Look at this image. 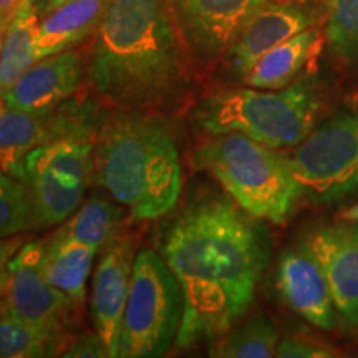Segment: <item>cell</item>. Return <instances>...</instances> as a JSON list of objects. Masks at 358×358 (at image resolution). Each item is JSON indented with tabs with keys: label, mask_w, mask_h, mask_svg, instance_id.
I'll return each instance as SVG.
<instances>
[{
	"label": "cell",
	"mask_w": 358,
	"mask_h": 358,
	"mask_svg": "<svg viewBox=\"0 0 358 358\" xmlns=\"http://www.w3.org/2000/svg\"><path fill=\"white\" fill-rule=\"evenodd\" d=\"M100 116L93 101L69 100L48 113H29L0 98V169L22 181L25 158L35 148Z\"/></svg>",
	"instance_id": "11"
},
{
	"label": "cell",
	"mask_w": 358,
	"mask_h": 358,
	"mask_svg": "<svg viewBox=\"0 0 358 358\" xmlns=\"http://www.w3.org/2000/svg\"><path fill=\"white\" fill-rule=\"evenodd\" d=\"M322 100L312 85L297 82L282 90L229 88L206 96L194 122L208 134L241 133L275 148L297 146L313 129Z\"/></svg>",
	"instance_id": "4"
},
{
	"label": "cell",
	"mask_w": 358,
	"mask_h": 358,
	"mask_svg": "<svg viewBox=\"0 0 358 358\" xmlns=\"http://www.w3.org/2000/svg\"><path fill=\"white\" fill-rule=\"evenodd\" d=\"M24 0H0V19L2 17H12L13 13L19 10Z\"/></svg>",
	"instance_id": "29"
},
{
	"label": "cell",
	"mask_w": 358,
	"mask_h": 358,
	"mask_svg": "<svg viewBox=\"0 0 358 358\" xmlns=\"http://www.w3.org/2000/svg\"><path fill=\"white\" fill-rule=\"evenodd\" d=\"M325 35L317 27H308L301 34L268 50L243 77L245 87L261 90H282L289 87L308 62L319 55Z\"/></svg>",
	"instance_id": "18"
},
{
	"label": "cell",
	"mask_w": 358,
	"mask_h": 358,
	"mask_svg": "<svg viewBox=\"0 0 358 358\" xmlns=\"http://www.w3.org/2000/svg\"><path fill=\"white\" fill-rule=\"evenodd\" d=\"M277 289L287 306L322 330L337 324L329 280L307 241L282 252L277 266Z\"/></svg>",
	"instance_id": "15"
},
{
	"label": "cell",
	"mask_w": 358,
	"mask_h": 358,
	"mask_svg": "<svg viewBox=\"0 0 358 358\" xmlns=\"http://www.w3.org/2000/svg\"><path fill=\"white\" fill-rule=\"evenodd\" d=\"M194 161L256 219L282 224L301 198L289 156L241 133L214 134L194 151Z\"/></svg>",
	"instance_id": "5"
},
{
	"label": "cell",
	"mask_w": 358,
	"mask_h": 358,
	"mask_svg": "<svg viewBox=\"0 0 358 358\" xmlns=\"http://www.w3.org/2000/svg\"><path fill=\"white\" fill-rule=\"evenodd\" d=\"M299 196L332 204L358 192V113H338L312 129L289 156Z\"/></svg>",
	"instance_id": "8"
},
{
	"label": "cell",
	"mask_w": 358,
	"mask_h": 358,
	"mask_svg": "<svg viewBox=\"0 0 358 358\" xmlns=\"http://www.w3.org/2000/svg\"><path fill=\"white\" fill-rule=\"evenodd\" d=\"M185 313L181 285L163 256L151 249L136 252L124 307L118 357H163L176 343Z\"/></svg>",
	"instance_id": "7"
},
{
	"label": "cell",
	"mask_w": 358,
	"mask_h": 358,
	"mask_svg": "<svg viewBox=\"0 0 358 358\" xmlns=\"http://www.w3.org/2000/svg\"><path fill=\"white\" fill-rule=\"evenodd\" d=\"M123 219V208L116 206L111 196L108 198V196L95 194L87 201H82L77 211L62 222V227L57 231L71 239L92 245L100 254L120 236Z\"/></svg>",
	"instance_id": "21"
},
{
	"label": "cell",
	"mask_w": 358,
	"mask_h": 358,
	"mask_svg": "<svg viewBox=\"0 0 358 358\" xmlns=\"http://www.w3.org/2000/svg\"><path fill=\"white\" fill-rule=\"evenodd\" d=\"M325 38L335 57L358 66V0H324Z\"/></svg>",
	"instance_id": "24"
},
{
	"label": "cell",
	"mask_w": 358,
	"mask_h": 358,
	"mask_svg": "<svg viewBox=\"0 0 358 358\" xmlns=\"http://www.w3.org/2000/svg\"><path fill=\"white\" fill-rule=\"evenodd\" d=\"M96 249L55 231L45 239L42 268L53 287L64 292L75 306L82 307L87 301V284L92 272Z\"/></svg>",
	"instance_id": "19"
},
{
	"label": "cell",
	"mask_w": 358,
	"mask_h": 358,
	"mask_svg": "<svg viewBox=\"0 0 358 358\" xmlns=\"http://www.w3.org/2000/svg\"><path fill=\"white\" fill-rule=\"evenodd\" d=\"M13 17V15H12ZM12 17H2L0 19V50H2V42H3V35H6V30L8 24H10Z\"/></svg>",
	"instance_id": "31"
},
{
	"label": "cell",
	"mask_w": 358,
	"mask_h": 358,
	"mask_svg": "<svg viewBox=\"0 0 358 358\" xmlns=\"http://www.w3.org/2000/svg\"><path fill=\"white\" fill-rule=\"evenodd\" d=\"M277 357L282 358H329L338 357L335 348L310 338H285L279 342Z\"/></svg>",
	"instance_id": "26"
},
{
	"label": "cell",
	"mask_w": 358,
	"mask_h": 358,
	"mask_svg": "<svg viewBox=\"0 0 358 358\" xmlns=\"http://www.w3.org/2000/svg\"><path fill=\"white\" fill-rule=\"evenodd\" d=\"M355 355H358V350H357V352H355Z\"/></svg>",
	"instance_id": "34"
},
{
	"label": "cell",
	"mask_w": 358,
	"mask_h": 358,
	"mask_svg": "<svg viewBox=\"0 0 358 358\" xmlns=\"http://www.w3.org/2000/svg\"><path fill=\"white\" fill-rule=\"evenodd\" d=\"M110 0H65L40 10L35 55L38 58L71 50L85 38L95 34Z\"/></svg>",
	"instance_id": "17"
},
{
	"label": "cell",
	"mask_w": 358,
	"mask_h": 358,
	"mask_svg": "<svg viewBox=\"0 0 358 358\" xmlns=\"http://www.w3.org/2000/svg\"><path fill=\"white\" fill-rule=\"evenodd\" d=\"M25 243V239L22 236H12L7 239L0 241V297L6 295L7 285H8V264H10L13 254L22 248V244Z\"/></svg>",
	"instance_id": "28"
},
{
	"label": "cell",
	"mask_w": 358,
	"mask_h": 358,
	"mask_svg": "<svg viewBox=\"0 0 358 358\" xmlns=\"http://www.w3.org/2000/svg\"><path fill=\"white\" fill-rule=\"evenodd\" d=\"M65 358H78V357H108L105 345L98 334H85L82 337L71 338L70 343L62 353Z\"/></svg>",
	"instance_id": "27"
},
{
	"label": "cell",
	"mask_w": 358,
	"mask_h": 358,
	"mask_svg": "<svg viewBox=\"0 0 358 358\" xmlns=\"http://www.w3.org/2000/svg\"><path fill=\"white\" fill-rule=\"evenodd\" d=\"M313 15L292 2H268L248 22L226 58L239 77L257 64L268 50L313 25Z\"/></svg>",
	"instance_id": "16"
},
{
	"label": "cell",
	"mask_w": 358,
	"mask_h": 358,
	"mask_svg": "<svg viewBox=\"0 0 358 358\" xmlns=\"http://www.w3.org/2000/svg\"><path fill=\"white\" fill-rule=\"evenodd\" d=\"M66 330L52 329L0 313V358H42L62 355L70 343Z\"/></svg>",
	"instance_id": "22"
},
{
	"label": "cell",
	"mask_w": 358,
	"mask_h": 358,
	"mask_svg": "<svg viewBox=\"0 0 358 358\" xmlns=\"http://www.w3.org/2000/svg\"><path fill=\"white\" fill-rule=\"evenodd\" d=\"M40 13L37 0H24L7 27L0 50V98L37 62Z\"/></svg>",
	"instance_id": "20"
},
{
	"label": "cell",
	"mask_w": 358,
	"mask_h": 358,
	"mask_svg": "<svg viewBox=\"0 0 358 358\" xmlns=\"http://www.w3.org/2000/svg\"><path fill=\"white\" fill-rule=\"evenodd\" d=\"M159 254L185 297L176 347L186 350L214 342L243 319L267 264V243L250 214L216 196L194 201L173 219Z\"/></svg>",
	"instance_id": "1"
},
{
	"label": "cell",
	"mask_w": 358,
	"mask_h": 358,
	"mask_svg": "<svg viewBox=\"0 0 358 358\" xmlns=\"http://www.w3.org/2000/svg\"><path fill=\"white\" fill-rule=\"evenodd\" d=\"M43 252L45 239H35L22 244L13 254L3 301L7 312L17 319L66 330L77 306L47 280L42 268Z\"/></svg>",
	"instance_id": "10"
},
{
	"label": "cell",
	"mask_w": 358,
	"mask_h": 358,
	"mask_svg": "<svg viewBox=\"0 0 358 358\" xmlns=\"http://www.w3.org/2000/svg\"><path fill=\"white\" fill-rule=\"evenodd\" d=\"M271 0H166L191 58L226 57L248 22Z\"/></svg>",
	"instance_id": "9"
},
{
	"label": "cell",
	"mask_w": 358,
	"mask_h": 358,
	"mask_svg": "<svg viewBox=\"0 0 358 358\" xmlns=\"http://www.w3.org/2000/svg\"><path fill=\"white\" fill-rule=\"evenodd\" d=\"M189 58L166 0H110L87 75L101 101L116 111L158 113L185 93Z\"/></svg>",
	"instance_id": "2"
},
{
	"label": "cell",
	"mask_w": 358,
	"mask_h": 358,
	"mask_svg": "<svg viewBox=\"0 0 358 358\" xmlns=\"http://www.w3.org/2000/svg\"><path fill=\"white\" fill-rule=\"evenodd\" d=\"M306 241L324 268L337 313L358 332V221L319 227Z\"/></svg>",
	"instance_id": "14"
},
{
	"label": "cell",
	"mask_w": 358,
	"mask_h": 358,
	"mask_svg": "<svg viewBox=\"0 0 358 358\" xmlns=\"http://www.w3.org/2000/svg\"><path fill=\"white\" fill-rule=\"evenodd\" d=\"M62 2H65V0H48L47 6L40 7V10H45V8H50V7H53V6H57V3H62Z\"/></svg>",
	"instance_id": "32"
},
{
	"label": "cell",
	"mask_w": 358,
	"mask_h": 358,
	"mask_svg": "<svg viewBox=\"0 0 358 358\" xmlns=\"http://www.w3.org/2000/svg\"><path fill=\"white\" fill-rule=\"evenodd\" d=\"M38 226L32 198L24 181L0 169V241Z\"/></svg>",
	"instance_id": "25"
},
{
	"label": "cell",
	"mask_w": 358,
	"mask_h": 358,
	"mask_svg": "<svg viewBox=\"0 0 358 358\" xmlns=\"http://www.w3.org/2000/svg\"><path fill=\"white\" fill-rule=\"evenodd\" d=\"M103 116L43 143L25 158L24 185L40 226H55L77 211L93 178V155Z\"/></svg>",
	"instance_id": "6"
},
{
	"label": "cell",
	"mask_w": 358,
	"mask_h": 358,
	"mask_svg": "<svg viewBox=\"0 0 358 358\" xmlns=\"http://www.w3.org/2000/svg\"><path fill=\"white\" fill-rule=\"evenodd\" d=\"M279 332L267 317H256L241 327H231L216 338L211 357L221 358H271L277 357Z\"/></svg>",
	"instance_id": "23"
},
{
	"label": "cell",
	"mask_w": 358,
	"mask_h": 358,
	"mask_svg": "<svg viewBox=\"0 0 358 358\" xmlns=\"http://www.w3.org/2000/svg\"><path fill=\"white\" fill-rule=\"evenodd\" d=\"M92 284L90 310L95 332L108 357H118L124 307L131 285L136 244L131 236H118L101 250Z\"/></svg>",
	"instance_id": "12"
},
{
	"label": "cell",
	"mask_w": 358,
	"mask_h": 358,
	"mask_svg": "<svg viewBox=\"0 0 358 358\" xmlns=\"http://www.w3.org/2000/svg\"><path fill=\"white\" fill-rule=\"evenodd\" d=\"M342 217L345 221H358V203L355 206H350V208L343 209Z\"/></svg>",
	"instance_id": "30"
},
{
	"label": "cell",
	"mask_w": 358,
	"mask_h": 358,
	"mask_svg": "<svg viewBox=\"0 0 358 358\" xmlns=\"http://www.w3.org/2000/svg\"><path fill=\"white\" fill-rule=\"evenodd\" d=\"M7 310V306H6V301L3 299H0V313H3Z\"/></svg>",
	"instance_id": "33"
},
{
	"label": "cell",
	"mask_w": 358,
	"mask_h": 358,
	"mask_svg": "<svg viewBox=\"0 0 358 358\" xmlns=\"http://www.w3.org/2000/svg\"><path fill=\"white\" fill-rule=\"evenodd\" d=\"M87 70L88 62L83 53L75 48L38 58L2 100L10 108L29 113H48L73 96Z\"/></svg>",
	"instance_id": "13"
},
{
	"label": "cell",
	"mask_w": 358,
	"mask_h": 358,
	"mask_svg": "<svg viewBox=\"0 0 358 358\" xmlns=\"http://www.w3.org/2000/svg\"><path fill=\"white\" fill-rule=\"evenodd\" d=\"M93 179L134 219H159L176 206L181 163L168 120L150 111H116L96 136Z\"/></svg>",
	"instance_id": "3"
}]
</instances>
